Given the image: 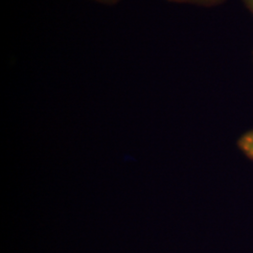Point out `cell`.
<instances>
[{"label":"cell","instance_id":"obj_2","mask_svg":"<svg viewBox=\"0 0 253 253\" xmlns=\"http://www.w3.org/2000/svg\"><path fill=\"white\" fill-rule=\"evenodd\" d=\"M239 146L248 157L253 160V130L240 139Z\"/></svg>","mask_w":253,"mask_h":253},{"label":"cell","instance_id":"obj_3","mask_svg":"<svg viewBox=\"0 0 253 253\" xmlns=\"http://www.w3.org/2000/svg\"><path fill=\"white\" fill-rule=\"evenodd\" d=\"M85 1H88L91 3H95V4H98V5H101V6L113 7V6L120 4L124 0H85Z\"/></svg>","mask_w":253,"mask_h":253},{"label":"cell","instance_id":"obj_4","mask_svg":"<svg viewBox=\"0 0 253 253\" xmlns=\"http://www.w3.org/2000/svg\"><path fill=\"white\" fill-rule=\"evenodd\" d=\"M244 2L246 8L251 11L253 15V0H242Z\"/></svg>","mask_w":253,"mask_h":253},{"label":"cell","instance_id":"obj_1","mask_svg":"<svg viewBox=\"0 0 253 253\" xmlns=\"http://www.w3.org/2000/svg\"><path fill=\"white\" fill-rule=\"evenodd\" d=\"M169 3L179 5H191L196 7L211 8L222 4L225 0H166Z\"/></svg>","mask_w":253,"mask_h":253}]
</instances>
